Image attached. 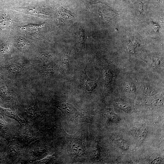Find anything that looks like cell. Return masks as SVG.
Here are the masks:
<instances>
[{"mask_svg":"<svg viewBox=\"0 0 164 164\" xmlns=\"http://www.w3.org/2000/svg\"><path fill=\"white\" fill-rule=\"evenodd\" d=\"M0 126L2 128H6V125L4 121L2 120H0Z\"/></svg>","mask_w":164,"mask_h":164,"instance_id":"7c38bea8","label":"cell"},{"mask_svg":"<svg viewBox=\"0 0 164 164\" xmlns=\"http://www.w3.org/2000/svg\"><path fill=\"white\" fill-rule=\"evenodd\" d=\"M25 65L18 63H12L6 67V69L13 74H17L22 71L25 68Z\"/></svg>","mask_w":164,"mask_h":164,"instance_id":"277c9868","label":"cell"},{"mask_svg":"<svg viewBox=\"0 0 164 164\" xmlns=\"http://www.w3.org/2000/svg\"><path fill=\"white\" fill-rule=\"evenodd\" d=\"M44 26V23L38 24H30L22 26L20 27V29L28 31L33 32L37 31L40 28L43 27Z\"/></svg>","mask_w":164,"mask_h":164,"instance_id":"ba28073f","label":"cell"},{"mask_svg":"<svg viewBox=\"0 0 164 164\" xmlns=\"http://www.w3.org/2000/svg\"><path fill=\"white\" fill-rule=\"evenodd\" d=\"M77 39L81 44L84 43L85 40V36L84 29L82 27H81L77 33Z\"/></svg>","mask_w":164,"mask_h":164,"instance_id":"30bf717a","label":"cell"},{"mask_svg":"<svg viewBox=\"0 0 164 164\" xmlns=\"http://www.w3.org/2000/svg\"><path fill=\"white\" fill-rule=\"evenodd\" d=\"M10 49V46L7 43L3 42L0 45V52L2 53H6L9 52Z\"/></svg>","mask_w":164,"mask_h":164,"instance_id":"8fae6325","label":"cell"},{"mask_svg":"<svg viewBox=\"0 0 164 164\" xmlns=\"http://www.w3.org/2000/svg\"><path fill=\"white\" fill-rule=\"evenodd\" d=\"M20 8L25 11L29 14L40 17L43 18L47 16V15L42 11L40 8L35 5H31Z\"/></svg>","mask_w":164,"mask_h":164,"instance_id":"3957f363","label":"cell"},{"mask_svg":"<svg viewBox=\"0 0 164 164\" xmlns=\"http://www.w3.org/2000/svg\"><path fill=\"white\" fill-rule=\"evenodd\" d=\"M10 90V89L7 86H2L0 88V96L5 100L10 101L12 96Z\"/></svg>","mask_w":164,"mask_h":164,"instance_id":"52a82bcc","label":"cell"},{"mask_svg":"<svg viewBox=\"0 0 164 164\" xmlns=\"http://www.w3.org/2000/svg\"><path fill=\"white\" fill-rule=\"evenodd\" d=\"M12 23L10 18L8 15H2L0 16V25L6 27L10 26Z\"/></svg>","mask_w":164,"mask_h":164,"instance_id":"9c48e42d","label":"cell"},{"mask_svg":"<svg viewBox=\"0 0 164 164\" xmlns=\"http://www.w3.org/2000/svg\"><path fill=\"white\" fill-rule=\"evenodd\" d=\"M61 107L63 112L68 116L80 121H87L85 116L68 104H62Z\"/></svg>","mask_w":164,"mask_h":164,"instance_id":"6da1fadb","label":"cell"},{"mask_svg":"<svg viewBox=\"0 0 164 164\" xmlns=\"http://www.w3.org/2000/svg\"><path fill=\"white\" fill-rule=\"evenodd\" d=\"M72 147L74 153L77 156H81L84 154V148L82 142L80 141H74L72 142Z\"/></svg>","mask_w":164,"mask_h":164,"instance_id":"5b68a950","label":"cell"},{"mask_svg":"<svg viewBox=\"0 0 164 164\" xmlns=\"http://www.w3.org/2000/svg\"><path fill=\"white\" fill-rule=\"evenodd\" d=\"M0 112L8 117L15 119L22 126H24L26 124L25 121L20 118L13 110L5 109L0 107Z\"/></svg>","mask_w":164,"mask_h":164,"instance_id":"7a4b0ae2","label":"cell"},{"mask_svg":"<svg viewBox=\"0 0 164 164\" xmlns=\"http://www.w3.org/2000/svg\"><path fill=\"white\" fill-rule=\"evenodd\" d=\"M14 45L17 48L22 49L28 47L30 43L26 38L19 36L15 39Z\"/></svg>","mask_w":164,"mask_h":164,"instance_id":"8992f818","label":"cell"}]
</instances>
